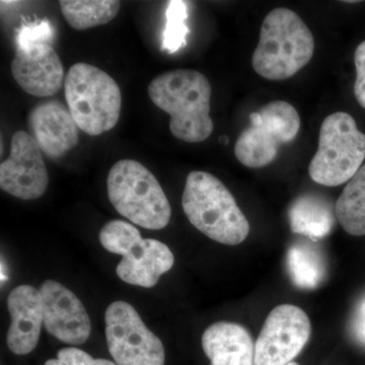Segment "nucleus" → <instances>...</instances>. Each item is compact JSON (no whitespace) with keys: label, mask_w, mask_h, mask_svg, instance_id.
<instances>
[{"label":"nucleus","mask_w":365,"mask_h":365,"mask_svg":"<svg viewBox=\"0 0 365 365\" xmlns=\"http://www.w3.org/2000/svg\"><path fill=\"white\" fill-rule=\"evenodd\" d=\"M148 95L153 104L170 116V130L185 143H202L213 131L211 86L193 69H175L151 81Z\"/></svg>","instance_id":"obj_1"},{"label":"nucleus","mask_w":365,"mask_h":365,"mask_svg":"<svg viewBox=\"0 0 365 365\" xmlns=\"http://www.w3.org/2000/svg\"><path fill=\"white\" fill-rule=\"evenodd\" d=\"M182 206L191 225L209 239L237 246L247 239L250 225L230 190L209 173L195 170L187 177Z\"/></svg>","instance_id":"obj_2"},{"label":"nucleus","mask_w":365,"mask_h":365,"mask_svg":"<svg viewBox=\"0 0 365 365\" xmlns=\"http://www.w3.org/2000/svg\"><path fill=\"white\" fill-rule=\"evenodd\" d=\"M314 52V36L304 21L292 9L278 7L264 19L252 64L262 78L283 81L304 68Z\"/></svg>","instance_id":"obj_3"},{"label":"nucleus","mask_w":365,"mask_h":365,"mask_svg":"<svg viewBox=\"0 0 365 365\" xmlns=\"http://www.w3.org/2000/svg\"><path fill=\"white\" fill-rule=\"evenodd\" d=\"M110 202L127 220L146 230L169 225L172 208L157 178L134 160H121L110 170L107 180Z\"/></svg>","instance_id":"obj_4"},{"label":"nucleus","mask_w":365,"mask_h":365,"mask_svg":"<svg viewBox=\"0 0 365 365\" xmlns=\"http://www.w3.org/2000/svg\"><path fill=\"white\" fill-rule=\"evenodd\" d=\"M66 98L78 128L91 136L112 130L119 121L122 96L116 81L91 64H73L64 83Z\"/></svg>","instance_id":"obj_5"},{"label":"nucleus","mask_w":365,"mask_h":365,"mask_svg":"<svg viewBox=\"0 0 365 365\" xmlns=\"http://www.w3.org/2000/svg\"><path fill=\"white\" fill-rule=\"evenodd\" d=\"M100 242L108 252L122 256L116 272L120 279L135 287L151 288L175 263L174 254L163 242L143 239L131 223L112 220L101 230Z\"/></svg>","instance_id":"obj_6"},{"label":"nucleus","mask_w":365,"mask_h":365,"mask_svg":"<svg viewBox=\"0 0 365 365\" xmlns=\"http://www.w3.org/2000/svg\"><path fill=\"white\" fill-rule=\"evenodd\" d=\"M364 158L365 134L359 130L351 115L336 112L322 123L309 176L323 186H339L356 175Z\"/></svg>","instance_id":"obj_7"},{"label":"nucleus","mask_w":365,"mask_h":365,"mask_svg":"<svg viewBox=\"0 0 365 365\" xmlns=\"http://www.w3.org/2000/svg\"><path fill=\"white\" fill-rule=\"evenodd\" d=\"M250 122L235 143V153L240 163L252 169L272 163L279 146L292 143L300 128L299 113L284 101L269 103L251 113Z\"/></svg>","instance_id":"obj_8"},{"label":"nucleus","mask_w":365,"mask_h":365,"mask_svg":"<svg viewBox=\"0 0 365 365\" xmlns=\"http://www.w3.org/2000/svg\"><path fill=\"white\" fill-rule=\"evenodd\" d=\"M108 349L117 365H165L162 341L145 326L136 309L118 300L105 314Z\"/></svg>","instance_id":"obj_9"},{"label":"nucleus","mask_w":365,"mask_h":365,"mask_svg":"<svg viewBox=\"0 0 365 365\" xmlns=\"http://www.w3.org/2000/svg\"><path fill=\"white\" fill-rule=\"evenodd\" d=\"M307 314L299 307L280 304L269 314L256 345L255 365H287L311 337Z\"/></svg>","instance_id":"obj_10"},{"label":"nucleus","mask_w":365,"mask_h":365,"mask_svg":"<svg viewBox=\"0 0 365 365\" xmlns=\"http://www.w3.org/2000/svg\"><path fill=\"white\" fill-rule=\"evenodd\" d=\"M48 184L49 175L39 145L28 132H16L9 157L0 165V188L21 200H33L45 193Z\"/></svg>","instance_id":"obj_11"},{"label":"nucleus","mask_w":365,"mask_h":365,"mask_svg":"<svg viewBox=\"0 0 365 365\" xmlns=\"http://www.w3.org/2000/svg\"><path fill=\"white\" fill-rule=\"evenodd\" d=\"M40 292L47 332L66 344L86 342L91 335V319L78 297L54 280L44 281Z\"/></svg>","instance_id":"obj_12"},{"label":"nucleus","mask_w":365,"mask_h":365,"mask_svg":"<svg viewBox=\"0 0 365 365\" xmlns=\"http://www.w3.org/2000/svg\"><path fill=\"white\" fill-rule=\"evenodd\" d=\"M11 73L18 85L34 97L55 95L63 83V66L49 44L16 47Z\"/></svg>","instance_id":"obj_13"},{"label":"nucleus","mask_w":365,"mask_h":365,"mask_svg":"<svg viewBox=\"0 0 365 365\" xmlns=\"http://www.w3.org/2000/svg\"><path fill=\"white\" fill-rule=\"evenodd\" d=\"M6 304L11 319L6 335L7 346L14 354H29L39 342L44 323L40 290L31 285L16 287L9 292Z\"/></svg>","instance_id":"obj_14"},{"label":"nucleus","mask_w":365,"mask_h":365,"mask_svg":"<svg viewBox=\"0 0 365 365\" xmlns=\"http://www.w3.org/2000/svg\"><path fill=\"white\" fill-rule=\"evenodd\" d=\"M34 139L47 157L59 158L78 143V126L71 111L58 101L36 106L29 117Z\"/></svg>","instance_id":"obj_15"},{"label":"nucleus","mask_w":365,"mask_h":365,"mask_svg":"<svg viewBox=\"0 0 365 365\" xmlns=\"http://www.w3.org/2000/svg\"><path fill=\"white\" fill-rule=\"evenodd\" d=\"M201 342L211 365L255 364L253 338L239 324H212L203 333Z\"/></svg>","instance_id":"obj_16"},{"label":"nucleus","mask_w":365,"mask_h":365,"mask_svg":"<svg viewBox=\"0 0 365 365\" xmlns=\"http://www.w3.org/2000/svg\"><path fill=\"white\" fill-rule=\"evenodd\" d=\"M335 216L325 199L314 195L297 198L289 209L290 228L295 234L317 242L330 234Z\"/></svg>","instance_id":"obj_17"},{"label":"nucleus","mask_w":365,"mask_h":365,"mask_svg":"<svg viewBox=\"0 0 365 365\" xmlns=\"http://www.w3.org/2000/svg\"><path fill=\"white\" fill-rule=\"evenodd\" d=\"M287 262L290 279L300 289H316L325 279V261L311 242H294L288 249Z\"/></svg>","instance_id":"obj_18"},{"label":"nucleus","mask_w":365,"mask_h":365,"mask_svg":"<svg viewBox=\"0 0 365 365\" xmlns=\"http://www.w3.org/2000/svg\"><path fill=\"white\" fill-rule=\"evenodd\" d=\"M335 212L346 232L355 237L365 235V165L346 185Z\"/></svg>","instance_id":"obj_19"},{"label":"nucleus","mask_w":365,"mask_h":365,"mask_svg":"<svg viewBox=\"0 0 365 365\" xmlns=\"http://www.w3.org/2000/svg\"><path fill=\"white\" fill-rule=\"evenodd\" d=\"M121 2L116 0H62L60 9L68 25L85 31L116 18Z\"/></svg>","instance_id":"obj_20"},{"label":"nucleus","mask_w":365,"mask_h":365,"mask_svg":"<svg viewBox=\"0 0 365 365\" xmlns=\"http://www.w3.org/2000/svg\"><path fill=\"white\" fill-rule=\"evenodd\" d=\"M167 25L163 32V50L170 53L177 52L186 45V38L189 33L186 20L188 18L187 2L173 0L168 2Z\"/></svg>","instance_id":"obj_21"},{"label":"nucleus","mask_w":365,"mask_h":365,"mask_svg":"<svg viewBox=\"0 0 365 365\" xmlns=\"http://www.w3.org/2000/svg\"><path fill=\"white\" fill-rule=\"evenodd\" d=\"M54 36L51 24L47 20L39 23H31L21 26L19 31L18 47H30V46L48 44Z\"/></svg>","instance_id":"obj_22"},{"label":"nucleus","mask_w":365,"mask_h":365,"mask_svg":"<svg viewBox=\"0 0 365 365\" xmlns=\"http://www.w3.org/2000/svg\"><path fill=\"white\" fill-rule=\"evenodd\" d=\"M44 365H117L110 360L93 359L88 353L76 347L62 348L57 359H49Z\"/></svg>","instance_id":"obj_23"},{"label":"nucleus","mask_w":365,"mask_h":365,"mask_svg":"<svg viewBox=\"0 0 365 365\" xmlns=\"http://www.w3.org/2000/svg\"><path fill=\"white\" fill-rule=\"evenodd\" d=\"M354 63L356 68L354 96L359 104L365 109V41L355 50Z\"/></svg>","instance_id":"obj_24"},{"label":"nucleus","mask_w":365,"mask_h":365,"mask_svg":"<svg viewBox=\"0 0 365 365\" xmlns=\"http://www.w3.org/2000/svg\"><path fill=\"white\" fill-rule=\"evenodd\" d=\"M352 332L357 340L365 346V297L355 309L352 319Z\"/></svg>","instance_id":"obj_25"},{"label":"nucleus","mask_w":365,"mask_h":365,"mask_svg":"<svg viewBox=\"0 0 365 365\" xmlns=\"http://www.w3.org/2000/svg\"><path fill=\"white\" fill-rule=\"evenodd\" d=\"M220 143H225V145H227V144H228V138H227V136H222L220 137Z\"/></svg>","instance_id":"obj_26"},{"label":"nucleus","mask_w":365,"mask_h":365,"mask_svg":"<svg viewBox=\"0 0 365 365\" xmlns=\"http://www.w3.org/2000/svg\"><path fill=\"white\" fill-rule=\"evenodd\" d=\"M287 365H299V364H297V362H290V364H288Z\"/></svg>","instance_id":"obj_27"}]
</instances>
